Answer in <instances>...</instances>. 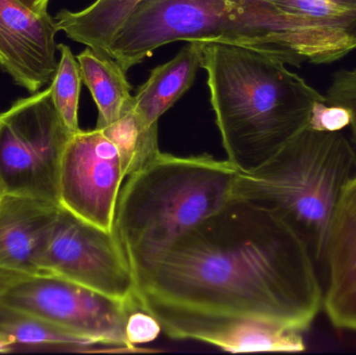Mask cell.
Returning a JSON list of instances; mask_svg holds the SVG:
<instances>
[{"label":"cell","instance_id":"obj_4","mask_svg":"<svg viewBox=\"0 0 356 355\" xmlns=\"http://www.w3.org/2000/svg\"><path fill=\"white\" fill-rule=\"evenodd\" d=\"M355 177L356 150L342 131L307 125L261 167L238 172L232 197L280 215L321 261L332 215Z\"/></svg>","mask_w":356,"mask_h":355},{"label":"cell","instance_id":"obj_23","mask_svg":"<svg viewBox=\"0 0 356 355\" xmlns=\"http://www.w3.org/2000/svg\"><path fill=\"white\" fill-rule=\"evenodd\" d=\"M162 327L149 313L137 308L129 315L127 323V338L133 346L149 343L158 339Z\"/></svg>","mask_w":356,"mask_h":355},{"label":"cell","instance_id":"obj_19","mask_svg":"<svg viewBox=\"0 0 356 355\" xmlns=\"http://www.w3.org/2000/svg\"><path fill=\"white\" fill-rule=\"evenodd\" d=\"M102 129L118 149L127 177L145 166L159 152L158 124L148 125L135 108Z\"/></svg>","mask_w":356,"mask_h":355},{"label":"cell","instance_id":"obj_2","mask_svg":"<svg viewBox=\"0 0 356 355\" xmlns=\"http://www.w3.org/2000/svg\"><path fill=\"white\" fill-rule=\"evenodd\" d=\"M202 68L226 160L249 173L309 124L314 106L326 101L282 60L261 52L202 43Z\"/></svg>","mask_w":356,"mask_h":355},{"label":"cell","instance_id":"obj_8","mask_svg":"<svg viewBox=\"0 0 356 355\" xmlns=\"http://www.w3.org/2000/svg\"><path fill=\"white\" fill-rule=\"evenodd\" d=\"M42 276H56L118 299L136 302L129 261L114 233L60 206L37 261Z\"/></svg>","mask_w":356,"mask_h":355},{"label":"cell","instance_id":"obj_24","mask_svg":"<svg viewBox=\"0 0 356 355\" xmlns=\"http://www.w3.org/2000/svg\"><path fill=\"white\" fill-rule=\"evenodd\" d=\"M25 6L37 13V14H43L47 12L48 2L49 0H20Z\"/></svg>","mask_w":356,"mask_h":355},{"label":"cell","instance_id":"obj_22","mask_svg":"<svg viewBox=\"0 0 356 355\" xmlns=\"http://www.w3.org/2000/svg\"><path fill=\"white\" fill-rule=\"evenodd\" d=\"M350 122L351 114L346 108L321 101L314 106L307 125L315 131L334 133L350 126Z\"/></svg>","mask_w":356,"mask_h":355},{"label":"cell","instance_id":"obj_1","mask_svg":"<svg viewBox=\"0 0 356 355\" xmlns=\"http://www.w3.org/2000/svg\"><path fill=\"white\" fill-rule=\"evenodd\" d=\"M136 302L177 340L211 344L234 325L303 331L323 289L305 238L280 215L232 197L135 281Z\"/></svg>","mask_w":356,"mask_h":355},{"label":"cell","instance_id":"obj_12","mask_svg":"<svg viewBox=\"0 0 356 355\" xmlns=\"http://www.w3.org/2000/svg\"><path fill=\"white\" fill-rule=\"evenodd\" d=\"M322 260L328 276L322 306L336 329L356 333V177L337 204Z\"/></svg>","mask_w":356,"mask_h":355},{"label":"cell","instance_id":"obj_15","mask_svg":"<svg viewBox=\"0 0 356 355\" xmlns=\"http://www.w3.org/2000/svg\"><path fill=\"white\" fill-rule=\"evenodd\" d=\"M83 83L98 108L96 129H104L134 106L131 87L120 65L88 47L77 56Z\"/></svg>","mask_w":356,"mask_h":355},{"label":"cell","instance_id":"obj_26","mask_svg":"<svg viewBox=\"0 0 356 355\" xmlns=\"http://www.w3.org/2000/svg\"><path fill=\"white\" fill-rule=\"evenodd\" d=\"M10 342L4 338L0 337V354H6V352H10Z\"/></svg>","mask_w":356,"mask_h":355},{"label":"cell","instance_id":"obj_3","mask_svg":"<svg viewBox=\"0 0 356 355\" xmlns=\"http://www.w3.org/2000/svg\"><path fill=\"white\" fill-rule=\"evenodd\" d=\"M238 171L209 154L160 151L121 188L113 233L136 279L232 198Z\"/></svg>","mask_w":356,"mask_h":355},{"label":"cell","instance_id":"obj_7","mask_svg":"<svg viewBox=\"0 0 356 355\" xmlns=\"http://www.w3.org/2000/svg\"><path fill=\"white\" fill-rule=\"evenodd\" d=\"M0 306L42 319L118 354L149 352L129 344L127 323L137 302L106 295L56 276H19L0 294Z\"/></svg>","mask_w":356,"mask_h":355},{"label":"cell","instance_id":"obj_18","mask_svg":"<svg viewBox=\"0 0 356 355\" xmlns=\"http://www.w3.org/2000/svg\"><path fill=\"white\" fill-rule=\"evenodd\" d=\"M300 331L272 323H238L218 336L211 345L232 354L242 352H300L305 350Z\"/></svg>","mask_w":356,"mask_h":355},{"label":"cell","instance_id":"obj_13","mask_svg":"<svg viewBox=\"0 0 356 355\" xmlns=\"http://www.w3.org/2000/svg\"><path fill=\"white\" fill-rule=\"evenodd\" d=\"M60 206L35 198L2 194L0 271L20 276H42L38 256Z\"/></svg>","mask_w":356,"mask_h":355},{"label":"cell","instance_id":"obj_14","mask_svg":"<svg viewBox=\"0 0 356 355\" xmlns=\"http://www.w3.org/2000/svg\"><path fill=\"white\" fill-rule=\"evenodd\" d=\"M188 43L175 58L154 68L134 96V108L146 124H158L161 116L190 89L202 67V43Z\"/></svg>","mask_w":356,"mask_h":355},{"label":"cell","instance_id":"obj_20","mask_svg":"<svg viewBox=\"0 0 356 355\" xmlns=\"http://www.w3.org/2000/svg\"><path fill=\"white\" fill-rule=\"evenodd\" d=\"M60 52L58 69L50 83L52 100L60 118L72 133L79 131V106L81 79L79 60L74 58L70 47L60 44Z\"/></svg>","mask_w":356,"mask_h":355},{"label":"cell","instance_id":"obj_16","mask_svg":"<svg viewBox=\"0 0 356 355\" xmlns=\"http://www.w3.org/2000/svg\"><path fill=\"white\" fill-rule=\"evenodd\" d=\"M143 1L96 0L81 12L60 10L54 19L58 31H64L69 39L106 54L119 29Z\"/></svg>","mask_w":356,"mask_h":355},{"label":"cell","instance_id":"obj_11","mask_svg":"<svg viewBox=\"0 0 356 355\" xmlns=\"http://www.w3.org/2000/svg\"><path fill=\"white\" fill-rule=\"evenodd\" d=\"M58 33L48 12L37 14L20 0H0V68L31 94L39 91L58 69Z\"/></svg>","mask_w":356,"mask_h":355},{"label":"cell","instance_id":"obj_25","mask_svg":"<svg viewBox=\"0 0 356 355\" xmlns=\"http://www.w3.org/2000/svg\"><path fill=\"white\" fill-rule=\"evenodd\" d=\"M19 276H20V275L12 274V273L0 271V294H1L4 288H6L10 281H14L15 279Z\"/></svg>","mask_w":356,"mask_h":355},{"label":"cell","instance_id":"obj_6","mask_svg":"<svg viewBox=\"0 0 356 355\" xmlns=\"http://www.w3.org/2000/svg\"><path fill=\"white\" fill-rule=\"evenodd\" d=\"M74 133L60 118L51 89L21 98L0 114V191L60 204L63 156Z\"/></svg>","mask_w":356,"mask_h":355},{"label":"cell","instance_id":"obj_9","mask_svg":"<svg viewBox=\"0 0 356 355\" xmlns=\"http://www.w3.org/2000/svg\"><path fill=\"white\" fill-rule=\"evenodd\" d=\"M125 179L118 149L104 131L79 129L63 156L60 204L79 218L112 231Z\"/></svg>","mask_w":356,"mask_h":355},{"label":"cell","instance_id":"obj_27","mask_svg":"<svg viewBox=\"0 0 356 355\" xmlns=\"http://www.w3.org/2000/svg\"><path fill=\"white\" fill-rule=\"evenodd\" d=\"M1 197H2V192L0 191V199H1Z\"/></svg>","mask_w":356,"mask_h":355},{"label":"cell","instance_id":"obj_5","mask_svg":"<svg viewBox=\"0 0 356 355\" xmlns=\"http://www.w3.org/2000/svg\"><path fill=\"white\" fill-rule=\"evenodd\" d=\"M175 41L241 46L282 62L277 10L268 0H145L106 54L127 72Z\"/></svg>","mask_w":356,"mask_h":355},{"label":"cell","instance_id":"obj_17","mask_svg":"<svg viewBox=\"0 0 356 355\" xmlns=\"http://www.w3.org/2000/svg\"><path fill=\"white\" fill-rule=\"evenodd\" d=\"M0 337L10 342V352H40L118 354L113 348L98 345L63 331L42 319L0 306Z\"/></svg>","mask_w":356,"mask_h":355},{"label":"cell","instance_id":"obj_10","mask_svg":"<svg viewBox=\"0 0 356 355\" xmlns=\"http://www.w3.org/2000/svg\"><path fill=\"white\" fill-rule=\"evenodd\" d=\"M280 13L284 60L328 64L356 49V0H268Z\"/></svg>","mask_w":356,"mask_h":355},{"label":"cell","instance_id":"obj_21","mask_svg":"<svg viewBox=\"0 0 356 355\" xmlns=\"http://www.w3.org/2000/svg\"><path fill=\"white\" fill-rule=\"evenodd\" d=\"M325 98L328 104L344 106L350 112V127L356 146V68L336 73Z\"/></svg>","mask_w":356,"mask_h":355}]
</instances>
